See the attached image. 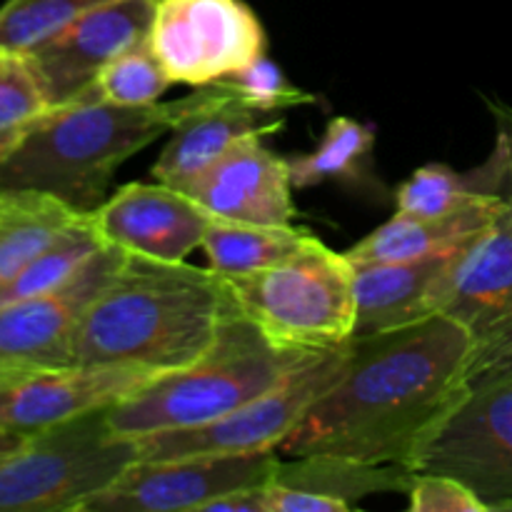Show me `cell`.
I'll return each mask as SVG.
<instances>
[{
    "mask_svg": "<svg viewBox=\"0 0 512 512\" xmlns=\"http://www.w3.org/2000/svg\"><path fill=\"white\" fill-rule=\"evenodd\" d=\"M470 363L473 335L443 313L353 338L340 378L278 453L410 468L430 430L463 393Z\"/></svg>",
    "mask_w": 512,
    "mask_h": 512,
    "instance_id": "cell-1",
    "label": "cell"
},
{
    "mask_svg": "<svg viewBox=\"0 0 512 512\" xmlns=\"http://www.w3.org/2000/svg\"><path fill=\"white\" fill-rule=\"evenodd\" d=\"M238 313L213 268L125 253L118 273L85 308L73 365L130 363L173 373L203 358Z\"/></svg>",
    "mask_w": 512,
    "mask_h": 512,
    "instance_id": "cell-2",
    "label": "cell"
},
{
    "mask_svg": "<svg viewBox=\"0 0 512 512\" xmlns=\"http://www.w3.org/2000/svg\"><path fill=\"white\" fill-rule=\"evenodd\" d=\"M195 93L170 103L110 105L95 98L50 108L0 158V190H38L78 213L108 198L113 175L138 150L173 130Z\"/></svg>",
    "mask_w": 512,
    "mask_h": 512,
    "instance_id": "cell-3",
    "label": "cell"
},
{
    "mask_svg": "<svg viewBox=\"0 0 512 512\" xmlns=\"http://www.w3.org/2000/svg\"><path fill=\"white\" fill-rule=\"evenodd\" d=\"M310 353L275 348L243 313L193 365L163 373L108 408V425L125 438L213 423L278 385Z\"/></svg>",
    "mask_w": 512,
    "mask_h": 512,
    "instance_id": "cell-4",
    "label": "cell"
},
{
    "mask_svg": "<svg viewBox=\"0 0 512 512\" xmlns=\"http://www.w3.org/2000/svg\"><path fill=\"white\" fill-rule=\"evenodd\" d=\"M240 313L293 353L343 348L355 333V265L320 238L290 258L225 278Z\"/></svg>",
    "mask_w": 512,
    "mask_h": 512,
    "instance_id": "cell-5",
    "label": "cell"
},
{
    "mask_svg": "<svg viewBox=\"0 0 512 512\" xmlns=\"http://www.w3.org/2000/svg\"><path fill=\"white\" fill-rule=\"evenodd\" d=\"M105 413L25 435L0 463V512H80L138 463V438L113 433Z\"/></svg>",
    "mask_w": 512,
    "mask_h": 512,
    "instance_id": "cell-6",
    "label": "cell"
},
{
    "mask_svg": "<svg viewBox=\"0 0 512 512\" xmlns=\"http://www.w3.org/2000/svg\"><path fill=\"white\" fill-rule=\"evenodd\" d=\"M410 470L458 478L488 510H512V358L465 383Z\"/></svg>",
    "mask_w": 512,
    "mask_h": 512,
    "instance_id": "cell-7",
    "label": "cell"
},
{
    "mask_svg": "<svg viewBox=\"0 0 512 512\" xmlns=\"http://www.w3.org/2000/svg\"><path fill=\"white\" fill-rule=\"evenodd\" d=\"M348 343L343 348L305 355L268 393L213 423L138 438L140 460L273 453L298 428L315 400L340 378L348 360Z\"/></svg>",
    "mask_w": 512,
    "mask_h": 512,
    "instance_id": "cell-8",
    "label": "cell"
},
{
    "mask_svg": "<svg viewBox=\"0 0 512 512\" xmlns=\"http://www.w3.org/2000/svg\"><path fill=\"white\" fill-rule=\"evenodd\" d=\"M148 43L173 83L238 75L265 55V28L243 0H155Z\"/></svg>",
    "mask_w": 512,
    "mask_h": 512,
    "instance_id": "cell-9",
    "label": "cell"
},
{
    "mask_svg": "<svg viewBox=\"0 0 512 512\" xmlns=\"http://www.w3.org/2000/svg\"><path fill=\"white\" fill-rule=\"evenodd\" d=\"M280 455H193L138 460L80 512H203L215 498L273 480Z\"/></svg>",
    "mask_w": 512,
    "mask_h": 512,
    "instance_id": "cell-10",
    "label": "cell"
},
{
    "mask_svg": "<svg viewBox=\"0 0 512 512\" xmlns=\"http://www.w3.org/2000/svg\"><path fill=\"white\" fill-rule=\"evenodd\" d=\"M440 313L473 335L470 378L512 358V203L458 255L440 295Z\"/></svg>",
    "mask_w": 512,
    "mask_h": 512,
    "instance_id": "cell-11",
    "label": "cell"
},
{
    "mask_svg": "<svg viewBox=\"0 0 512 512\" xmlns=\"http://www.w3.org/2000/svg\"><path fill=\"white\" fill-rule=\"evenodd\" d=\"M158 375L163 373L130 363L0 370V433L33 435L108 410Z\"/></svg>",
    "mask_w": 512,
    "mask_h": 512,
    "instance_id": "cell-12",
    "label": "cell"
},
{
    "mask_svg": "<svg viewBox=\"0 0 512 512\" xmlns=\"http://www.w3.org/2000/svg\"><path fill=\"white\" fill-rule=\"evenodd\" d=\"M125 250L105 245L58 290L0 305V370L73 365V345L85 308L110 283Z\"/></svg>",
    "mask_w": 512,
    "mask_h": 512,
    "instance_id": "cell-13",
    "label": "cell"
},
{
    "mask_svg": "<svg viewBox=\"0 0 512 512\" xmlns=\"http://www.w3.org/2000/svg\"><path fill=\"white\" fill-rule=\"evenodd\" d=\"M155 0H110L25 53L50 108L73 103L100 70L150 35Z\"/></svg>",
    "mask_w": 512,
    "mask_h": 512,
    "instance_id": "cell-14",
    "label": "cell"
},
{
    "mask_svg": "<svg viewBox=\"0 0 512 512\" xmlns=\"http://www.w3.org/2000/svg\"><path fill=\"white\" fill-rule=\"evenodd\" d=\"M90 215L108 245L165 263H183L213 223L188 193L160 180L123 185Z\"/></svg>",
    "mask_w": 512,
    "mask_h": 512,
    "instance_id": "cell-15",
    "label": "cell"
},
{
    "mask_svg": "<svg viewBox=\"0 0 512 512\" xmlns=\"http://www.w3.org/2000/svg\"><path fill=\"white\" fill-rule=\"evenodd\" d=\"M210 218L230 223L290 225L295 218L288 160L250 135L228 150L213 168L183 188Z\"/></svg>",
    "mask_w": 512,
    "mask_h": 512,
    "instance_id": "cell-16",
    "label": "cell"
},
{
    "mask_svg": "<svg viewBox=\"0 0 512 512\" xmlns=\"http://www.w3.org/2000/svg\"><path fill=\"white\" fill-rule=\"evenodd\" d=\"M283 128L278 113H260L235 100L220 83L200 85L195 103L170 130L168 145L153 165L155 180L183 190L213 168L233 145L250 135H270Z\"/></svg>",
    "mask_w": 512,
    "mask_h": 512,
    "instance_id": "cell-17",
    "label": "cell"
},
{
    "mask_svg": "<svg viewBox=\"0 0 512 512\" xmlns=\"http://www.w3.org/2000/svg\"><path fill=\"white\" fill-rule=\"evenodd\" d=\"M460 253L463 248L408 263L355 265L353 338L403 328L440 313V295Z\"/></svg>",
    "mask_w": 512,
    "mask_h": 512,
    "instance_id": "cell-18",
    "label": "cell"
},
{
    "mask_svg": "<svg viewBox=\"0 0 512 512\" xmlns=\"http://www.w3.org/2000/svg\"><path fill=\"white\" fill-rule=\"evenodd\" d=\"M505 200L490 195L465 213L448 218H413L395 213L388 223L378 225L373 233L345 250L353 265L360 263H408V260L438 258L465 248L475 235L483 233L495 215L503 210Z\"/></svg>",
    "mask_w": 512,
    "mask_h": 512,
    "instance_id": "cell-19",
    "label": "cell"
},
{
    "mask_svg": "<svg viewBox=\"0 0 512 512\" xmlns=\"http://www.w3.org/2000/svg\"><path fill=\"white\" fill-rule=\"evenodd\" d=\"M413 475V470L403 465H373L343 455H300L290 460L280 458L273 480L355 508L360 500L373 495L408 493Z\"/></svg>",
    "mask_w": 512,
    "mask_h": 512,
    "instance_id": "cell-20",
    "label": "cell"
},
{
    "mask_svg": "<svg viewBox=\"0 0 512 512\" xmlns=\"http://www.w3.org/2000/svg\"><path fill=\"white\" fill-rule=\"evenodd\" d=\"M83 213L38 190H0V288Z\"/></svg>",
    "mask_w": 512,
    "mask_h": 512,
    "instance_id": "cell-21",
    "label": "cell"
},
{
    "mask_svg": "<svg viewBox=\"0 0 512 512\" xmlns=\"http://www.w3.org/2000/svg\"><path fill=\"white\" fill-rule=\"evenodd\" d=\"M315 238L318 235L305 228H295L293 223L255 225L213 218L200 248L205 250V258L215 273L233 278V275H248L270 268L303 250Z\"/></svg>",
    "mask_w": 512,
    "mask_h": 512,
    "instance_id": "cell-22",
    "label": "cell"
},
{
    "mask_svg": "<svg viewBox=\"0 0 512 512\" xmlns=\"http://www.w3.org/2000/svg\"><path fill=\"white\" fill-rule=\"evenodd\" d=\"M375 148V128L363 120L335 115L325 128L318 148L288 158L295 190L323 183H345L365 188L370 183V160Z\"/></svg>",
    "mask_w": 512,
    "mask_h": 512,
    "instance_id": "cell-23",
    "label": "cell"
},
{
    "mask_svg": "<svg viewBox=\"0 0 512 512\" xmlns=\"http://www.w3.org/2000/svg\"><path fill=\"white\" fill-rule=\"evenodd\" d=\"M105 245L108 243H105L103 235L95 228L93 215L83 213L43 253L35 255L13 280H8L0 288V305L18 303V300L35 298V295L63 288Z\"/></svg>",
    "mask_w": 512,
    "mask_h": 512,
    "instance_id": "cell-24",
    "label": "cell"
},
{
    "mask_svg": "<svg viewBox=\"0 0 512 512\" xmlns=\"http://www.w3.org/2000/svg\"><path fill=\"white\" fill-rule=\"evenodd\" d=\"M490 195L478 193L468 173H458L450 165L430 163L413 170L408 180L395 190V208L413 218H448L465 213Z\"/></svg>",
    "mask_w": 512,
    "mask_h": 512,
    "instance_id": "cell-25",
    "label": "cell"
},
{
    "mask_svg": "<svg viewBox=\"0 0 512 512\" xmlns=\"http://www.w3.org/2000/svg\"><path fill=\"white\" fill-rule=\"evenodd\" d=\"M170 85L173 78L148 40H143L110 60L83 98L103 100L110 105H150L158 103Z\"/></svg>",
    "mask_w": 512,
    "mask_h": 512,
    "instance_id": "cell-26",
    "label": "cell"
},
{
    "mask_svg": "<svg viewBox=\"0 0 512 512\" xmlns=\"http://www.w3.org/2000/svg\"><path fill=\"white\" fill-rule=\"evenodd\" d=\"M110 0H5L0 8V53L25 55Z\"/></svg>",
    "mask_w": 512,
    "mask_h": 512,
    "instance_id": "cell-27",
    "label": "cell"
},
{
    "mask_svg": "<svg viewBox=\"0 0 512 512\" xmlns=\"http://www.w3.org/2000/svg\"><path fill=\"white\" fill-rule=\"evenodd\" d=\"M50 110L38 75L25 55L5 53L0 63V158Z\"/></svg>",
    "mask_w": 512,
    "mask_h": 512,
    "instance_id": "cell-28",
    "label": "cell"
},
{
    "mask_svg": "<svg viewBox=\"0 0 512 512\" xmlns=\"http://www.w3.org/2000/svg\"><path fill=\"white\" fill-rule=\"evenodd\" d=\"M235 100L260 113H283L288 108L315 103V95L298 88L285 78L280 65H275L268 55H260L253 65L240 70L238 75L218 80Z\"/></svg>",
    "mask_w": 512,
    "mask_h": 512,
    "instance_id": "cell-29",
    "label": "cell"
},
{
    "mask_svg": "<svg viewBox=\"0 0 512 512\" xmlns=\"http://www.w3.org/2000/svg\"><path fill=\"white\" fill-rule=\"evenodd\" d=\"M488 108L495 120V145L483 165L470 170L468 178L478 193L512 203V108L488 100Z\"/></svg>",
    "mask_w": 512,
    "mask_h": 512,
    "instance_id": "cell-30",
    "label": "cell"
},
{
    "mask_svg": "<svg viewBox=\"0 0 512 512\" xmlns=\"http://www.w3.org/2000/svg\"><path fill=\"white\" fill-rule=\"evenodd\" d=\"M405 495L410 512H490L475 490L443 473H415Z\"/></svg>",
    "mask_w": 512,
    "mask_h": 512,
    "instance_id": "cell-31",
    "label": "cell"
},
{
    "mask_svg": "<svg viewBox=\"0 0 512 512\" xmlns=\"http://www.w3.org/2000/svg\"><path fill=\"white\" fill-rule=\"evenodd\" d=\"M268 512H350L353 508L340 500L325 498V495L310 493V490L288 488L275 480L265 485Z\"/></svg>",
    "mask_w": 512,
    "mask_h": 512,
    "instance_id": "cell-32",
    "label": "cell"
},
{
    "mask_svg": "<svg viewBox=\"0 0 512 512\" xmlns=\"http://www.w3.org/2000/svg\"><path fill=\"white\" fill-rule=\"evenodd\" d=\"M203 512H268L265 485H260V488L233 490V493L223 495V498L210 500Z\"/></svg>",
    "mask_w": 512,
    "mask_h": 512,
    "instance_id": "cell-33",
    "label": "cell"
},
{
    "mask_svg": "<svg viewBox=\"0 0 512 512\" xmlns=\"http://www.w3.org/2000/svg\"><path fill=\"white\" fill-rule=\"evenodd\" d=\"M25 440V435H13V433H0V463L18 448Z\"/></svg>",
    "mask_w": 512,
    "mask_h": 512,
    "instance_id": "cell-34",
    "label": "cell"
},
{
    "mask_svg": "<svg viewBox=\"0 0 512 512\" xmlns=\"http://www.w3.org/2000/svg\"><path fill=\"white\" fill-rule=\"evenodd\" d=\"M3 58H5V53H0V63H3Z\"/></svg>",
    "mask_w": 512,
    "mask_h": 512,
    "instance_id": "cell-35",
    "label": "cell"
}]
</instances>
